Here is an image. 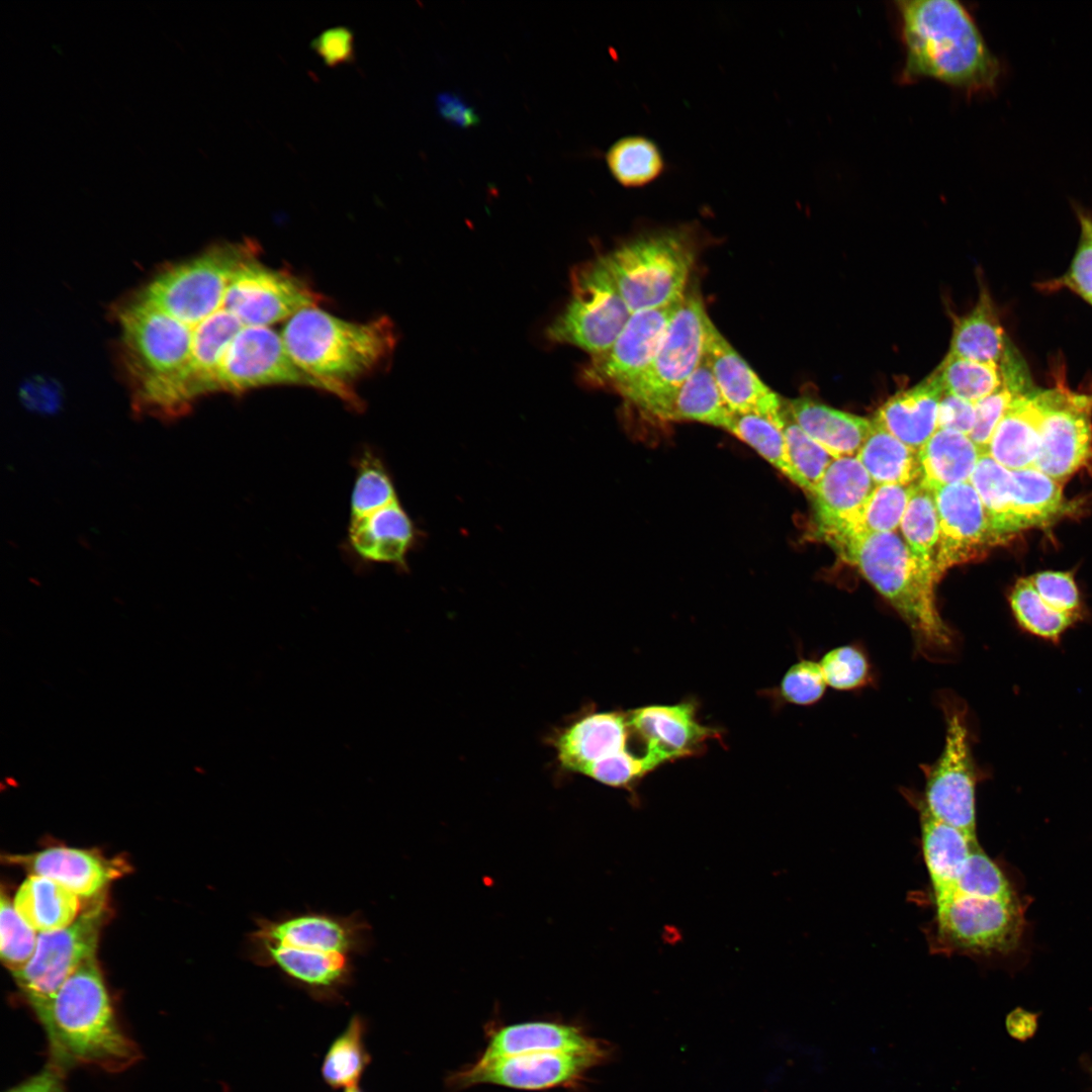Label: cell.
<instances>
[{
  "label": "cell",
  "mask_w": 1092,
  "mask_h": 1092,
  "mask_svg": "<svg viewBox=\"0 0 1092 1092\" xmlns=\"http://www.w3.org/2000/svg\"><path fill=\"white\" fill-rule=\"evenodd\" d=\"M247 937V954L273 967L314 1000L339 1003L354 976V959L371 945V927L362 914L303 911L257 917Z\"/></svg>",
  "instance_id": "cell-1"
},
{
  "label": "cell",
  "mask_w": 1092,
  "mask_h": 1092,
  "mask_svg": "<svg viewBox=\"0 0 1092 1092\" xmlns=\"http://www.w3.org/2000/svg\"><path fill=\"white\" fill-rule=\"evenodd\" d=\"M846 562L856 566L910 629L917 654L931 661L953 655L957 639L940 617L933 566L919 559L896 532H860L827 542Z\"/></svg>",
  "instance_id": "cell-2"
},
{
  "label": "cell",
  "mask_w": 1092,
  "mask_h": 1092,
  "mask_svg": "<svg viewBox=\"0 0 1092 1092\" xmlns=\"http://www.w3.org/2000/svg\"><path fill=\"white\" fill-rule=\"evenodd\" d=\"M896 5L906 49L904 80L930 77L970 93L995 89L1000 63L962 3L906 0Z\"/></svg>",
  "instance_id": "cell-3"
},
{
  "label": "cell",
  "mask_w": 1092,
  "mask_h": 1092,
  "mask_svg": "<svg viewBox=\"0 0 1092 1092\" xmlns=\"http://www.w3.org/2000/svg\"><path fill=\"white\" fill-rule=\"evenodd\" d=\"M294 361L330 391L355 399L350 384L373 371L395 347L393 325L386 316L366 323L337 317L316 305L286 321L281 333Z\"/></svg>",
  "instance_id": "cell-4"
},
{
  "label": "cell",
  "mask_w": 1092,
  "mask_h": 1092,
  "mask_svg": "<svg viewBox=\"0 0 1092 1092\" xmlns=\"http://www.w3.org/2000/svg\"><path fill=\"white\" fill-rule=\"evenodd\" d=\"M48 1040L51 1063L63 1072L76 1065L117 1072L138 1060L135 1044L115 1017L95 957L83 963L59 990Z\"/></svg>",
  "instance_id": "cell-5"
},
{
  "label": "cell",
  "mask_w": 1092,
  "mask_h": 1092,
  "mask_svg": "<svg viewBox=\"0 0 1092 1092\" xmlns=\"http://www.w3.org/2000/svg\"><path fill=\"white\" fill-rule=\"evenodd\" d=\"M693 236L687 226L648 231L599 258L632 313L684 297L695 260Z\"/></svg>",
  "instance_id": "cell-6"
},
{
  "label": "cell",
  "mask_w": 1092,
  "mask_h": 1092,
  "mask_svg": "<svg viewBox=\"0 0 1092 1092\" xmlns=\"http://www.w3.org/2000/svg\"><path fill=\"white\" fill-rule=\"evenodd\" d=\"M709 320L700 292L687 290L652 360L618 393L646 414L666 421L678 389L704 358Z\"/></svg>",
  "instance_id": "cell-7"
},
{
  "label": "cell",
  "mask_w": 1092,
  "mask_h": 1092,
  "mask_svg": "<svg viewBox=\"0 0 1092 1092\" xmlns=\"http://www.w3.org/2000/svg\"><path fill=\"white\" fill-rule=\"evenodd\" d=\"M937 698L945 723L944 744L934 762L920 765L925 786L919 800L935 819L976 836L978 772L972 755L967 706L948 691L939 693Z\"/></svg>",
  "instance_id": "cell-8"
},
{
  "label": "cell",
  "mask_w": 1092,
  "mask_h": 1092,
  "mask_svg": "<svg viewBox=\"0 0 1092 1092\" xmlns=\"http://www.w3.org/2000/svg\"><path fill=\"white\" fill-rule=\"evenodd\" d=\"M105 917L104 895L90 904L69 926L39 932L29 962L12 977L48 1034L52 1009L63 984L87 960L95 957L99 932Z\"/></svg>",
  "instance_id": "cell-9"
},
{
  "label": "cell",
  "mask_w": 1092,
  "mask_h": 1092,
  "mask_svg": "<svg viewBox=\"0 0 1092 1092\" xmlns=\"http://www.w3.org/2000/svg\"><path fill=\"white\" fill-rule=\"evenodd\" d=\"M570 283L571 297L546 329L547 339L575 346L590 358L600 356L615 343L632 312L599 258L575 267Z\"/></svg>",
  "instance_id": "cell-10"
},
{
  "label": "cell",
  "mask_w": 1092,
  "mask_h": 1092,
  "mask_svg": "<svg viewBox=\"0 0 1092 1092\" xmlns=\"http://www.w3.org/2000/svg\"><path fill=\"white\" fill-rule=\"evenodd\" d=\"M1023 912L1016 898H980L952 894L936 901L935 937L948 952L991 954L1013 950L1023 932Z\"/></svg>",
  "instance_id": "cell-11"
},
{
  "label": "cell",
  "mask_w": 1092,
  "mask_h": 1092,
  "mask_svg": "<svg viewBox=\"0 0 1092 1092\" xmlns=\"http://www.w3.org/2000/svg\"><path fill=\"white\" fill-rule=\"evenodd\" d=\"M1056 372V385L1034 393L1040 432L1033 467L1064 484L1092 460V394L1071 390L1064 371Z\"/></svg>",
  "instance_id": "cell-12"
},
{
  "label": "cell",
  "mask_w": 1092,
  "mask_h": 1092,
  "mask_svg": "<svg viewBox=\"0 0 1092 1092\" xmlns=\"http://www.w3.org/2000/svg\"><path fill=\"white\" fill-rule=\"evenodd\" d=\"M613 1053H534L477 1059L450 1074L446 1085L453 1092L477 1085L524 1091L575 1089L581 1086L590 1070L608 1063Z\"/></svg>",
  "instance_id": "cell-13"
},
{
  "label": "cell",
  "mask_w": 1092,
  "mask_h": 1092,
  "mask_svg": "<svg viewBox=\"0 0 1092 1092\" xmlns=\"http://www.w3.org/2000/svg\"><path fill=\"white\" fill-rule=\"evenodd\" d=\"M218 391L234 393L270 385H302L326 390L291 357L281 334L270 327H243L218 372Z\"/></svg>",
  "instance_id": "cell-14"
},
{
  "label": "cell",
  "mask_w": 1092,
  "mask_h": 1092,
  "mask_svg": "<svg viewBox=\"0 0 1092 1092\" xmlns=\"http://www.w3.org/2000/svg\"><path fill=\"white\" fill-rule=\"evenodd\" d=\"M317 294L298 277L261 264L244 263L234 275L223 306L244 327H269L315 305Z\"/></svg>",
  "instance_id": "cell-15"
},
{
  "label": "cell",
  "mask_w": 1092,
  "mask_h": 1092,
  "mask_svg": "<svg viewBox=\"0 0 1092 1092\" xmlns=\"http://www.w3.org/2000/svg\"><path fill=\"white\" fill-rule=\"evenodd\" d=\"M933 492L939 521L935 571L940 578L947 569L983 557L1002 541L993 532L970 481L942 486Z\"/></svg>",
  "instance_id": "cell-16"
},
{
  "label": "cell",
  "mask_w": 1092,
  "mask_h": 1092,
  "mask_svg": "<svg viewBox=\"0 0 1092 1092\" xmlns=\"http://www.w3.org/2000/svg\"><path fill=\"white\" fill-rule=\"evenodd\" d=\"M680 300L633 312L612 347L583 366L581 379L616 392L635 381L652 360Z\"/></svg>",
  "instance_id": "cell-17"
},
{
  "label": "cell",
  "mask_w": 1092,
  "mask_h": 1092,
  "mask_svg": "<svg viewBox=\"0 0 1092 1092\" xmlns=\"http://www.w3.org/2000/svg\"><path fill=\"white\" fill-rule=\"evenodd\" d=\"M632 729L660 763L703 753L709 740L720 739L718 729L697 717V704L650 705L627 711Z\"/></svg>",
  "instance_id": "cell-18"
},
{
  "label": "cell",
  "mask_w": 1092,
  "mask_h": 1092,
  "mask_svg": "<svg viewBox=\"0 0 1092 1092\" xmlns=\"http://www.w3.org/2000/svg\"><path fill=\"white\" fill-rule=\"evenodd\" d=\"M876 485L856 457L835 459L811 495L816 536L828 542L857 533Z\"/></svg>",
  "instance_id": "cell-19"
},
{
  "label": "cell",
  "mask_w": 1092,
  "mask_h": 1092,
  "mask_svg": "<svg viewBox=\"0 0 1092 1092\" xmlns=\"http://www.w3.org/2000/svg\"><path fill=\"white\" fill-rule=\"evenodd\" d=\"M632 735L627 711H589L559 730L552 745L563 769L583 775L598 762L632 751Z\"/></svg>",
  "instance_id": "cell-20"
},
{
  "label": "cell",
  "mask_w": 1092,
  "mask_h": 1092,
  "mask_svg": "<svg viewBox=\"0 0 1092 1092\" xmlns=\"http://www.w3.org/2000/svg\"><path fill=\"white\" fill-rule=\"evenodd\" d=\"M705 357L722 397L732 413H753L783 421L785 402L708 321Z\"/></svg>",
  "instance_id": "cell-21"
},
{
  "label": "cell",
  "mask_w": 1092,
  "mask_h": 1092,
  "mask_svg": "<svg viewBox=\"0 0 1092 1092\" xmlns=\"http://www.w3.org/2000/svg\"><path fill=\"white\" fill-rule=\"evenodd\" d=\"M614 1052L605 1040L594 1037L575 1023L535 1020L492 1026L478 1059L511 1057L534 1053Z\"/></svg>",
  "instance_id": "cell-22"
},
{
  "label": "cell",
  "mask_w": 1092,
  "mask_h": 1092,
  "mask_svg": "<svg viewBox=\"0 0 1092 1092\" xmlns=\"http://www.w3.org/2000/svg\"><path fill=\"white\" fill-rule=\"evenodd\" d=\"M30 875L50 878L90 901L104 895L106 887L121 876L125 864L106 858L94 850L51 847L28 854L8 856Z\"/></svg>",
  "instance_id": "cell-23"
},
{
  "label": "cell",
  "mask_w": 1092,
  "mask_h": 1092,
  "mask_svg": "<svg viewBox=\"0 0 1092 1092\" xmlns=\"http://www.w3.org/2000/svg\"><path fill=\"white\" fill-rule=\"evenodd\" d=\"M944 392L937 368L915 386L890 397L874 420L901 442L919 451L937 430Z\"/></svg>",
  "instance_id": "cell-24"
},
{
  "label": "cell",
  "mask_w": 1092,
  "mask_h": 1092,
  "mask_svg": "<svg viewBox=\"0 0 1092 1092\" xmlns=\"http://www.w3.org/2000/svg\"><path fill=\"white\" fill-rule=\"evenodd\" d=\"M349 542L364 560L403 565L415 528L398 499L366 515L350 518Z\"/></svg>",
  "instance_id": "cell-25"
},
{
  "label": "cell",
  "mask_w": 1092,
  "mask_h": 1092,
  "mask_svg": "<svg viewBox=\"0 0 1092 1092\" xmlns=\"http://www.w3.org/2000/svg\"><path fill=\"white\" fill-rule=\"evenodd\" d=\"M787 406L801 429L835 459L855 457L872 429V420L810 397L792 399Z\"/></svg>",
  "instance_id": "cell-26"
},
{
  "label": "cell",
  "mask_w": 1092,
  "mask_h": 1092,
  "mask_svg": "<svg viewBox=\"0 0 1092 1092\" xmlns=\"http://www.w3.org/2000/svg\"><path fill=\"white\" fill-rule=\"evenodd\" d=\"M912 800L919 810L922 851L937 901L952 893L959 875L979 843L976 836L932 817L913 794Z\"/></svg>",
  "instance_id": "cell-27"
},
{
  "label": "cell",
  "mask_w": 1092,
  "mask_h": 1092,
  "mask_svg": "<svg viewBox=\"0 0 1092 1092\" xmlns=\"http://www.w3.org/2000/svg\"><path fill=\"white\" fill-rule=\"evenodd\" d=\"M1035 391L1012 401L990 439L986 454L1009 470L1034 466L1040 432Z\"/></svg>",
  "instance_id": "cell-28"
},
{
  "label": "cell",
  "mask_w": 1092,
  "mask_h": 1092,
  "mask_svg": "<svg viewBox=\"0 0 1092 1092\" xmlns=\"http://www.w3.org/2000/svg\"><path fill=\"white\" fill-rule=\"evenodd\" d=\"M981 455L969 436L937 429L918 451L920 481L931 490L968 482Z\"/></svg>",
  "instance_id": "cell-29"
},
{
  "label": "cell",
  "mask_w": 1092,
  "mask_h": 1092,
  "mask_svg": "<svg viewBox=\"0 0 1092 1092\" xmlns=\"http://www.w3.org/2000/svg\"><path fill=\"white\" fill-rule=\"evenodd\" d=\"M13 905L36 932L69 926L80 914V898L60 883L29 875L18 888Z\"/></svg>",
  "instance_id": "cell-30"
},
{
  "label": "cell",
  "mask_w": 1092,
  "mask_h": 1092,
  "mask_svg": "<svg viewBox=\"0 0 1092 1092\" xmlns=\"http://www.w3.org/2000/svg\"><path fill=\"white\" fill-rule=\"evenodd\" d=\"M1009 343L989 292L981 289L974 308L956 321L947 355L999 364Z\"/></svg>",
  "instance_id": "cell-31"
},
{
  "label": "cell",
  "mask_w": 1092,
  "mask_h": 1092,
  "mask_svg": "<svg viewBox=\"0 0 1092 1092\" xmlns=\"http://www.w3.org/2000/svg\"><path fill=\"white\" fill-rule=\"evenodd\" d=\"M872 429L856 458L876 484L910 485L921 479L918 451L872 420Z\"/></svg>",
  "instance_id": "cell-32"
},
{
  "label": "cell",
  "mask_w": 1092,
  "mask_h": 1092,
  "mask_svg": "<svg viewBox=\"0 0 1092 1092\" xmlns=\"http://www.w3.org/2000/svg\"><path fill=\"white\" fill-rule=\"evenodd\" d=\"M1013 513L1018 531L1042 526L1066 510L1063 484L1035 467L1010 470Z\"/></svg>",
  "instance_id": "cell-33"
},
{
  "label": "cell",
  "mask_w": 1092,
  "mask_h": 1092,
  "mask_svg": "<svg viewBox=\"0 0 1092 1092\" xmlns=\"http://www.w3.org/2000/svg\"><path fill=\"white\" fill-rule=\"evenodd\" d=\"M732 412L725 403L710 365L704 358L678 389L666 421L699 422L726 429Z\"/></svg>",
  "instance_id": "cell-34"
},
{
  "label": "cell",
  "mask_w": 1092,
  "mask_h": 1092,
  "mask_svg": "<svg viewBox=\"0 0 1092 1092\" xmlns=\"http://www.w3.org/2000/svg\"><path fill=\"white\" fill-rule=\"evenodd\" d=\"M605 160L613 178L627 188L645 187L660 178L667 169L657 143L639 133L617 140L607 150Z\"/></svg>",
  "instance_id": "cell-35"
},
{
  "label": "cell",
  "mask_w": 1092,
  "mask_h": 1092,
  "mask_svg": "<svg viewBox=\"0 0 1092 1092\" xmlns=\"http://www.w3.org/2000/svg\"><path fill=\"white\" fill-rule=\"evenodd\" d=\"M970 482L976 489L997 537L1004 542L1019 532L1013 513L1010 470L990 455L982 454Z\"/></svg>",
  "instance_id": "cell-36"
},
{
  "label": "cell",
  "mask_w": 1092,
  "mask_h": 1092,
  "mask_svg": "<svg viewBox=\"0 0 1092 1092\" xmlns=\"http://www.w3.org/2000/svg\"><path fill=\"white\" fill-rule=\"evenodd\" d=\"M366 1022L354 1014L346 1028L332 1041L324 1057L321 1072L333 1089L357 1086L371 1057L365 1045Z\"/></svg>",
  "instance_id": "cell-37"
},
{
  "label": "cell",
  "mask_w": 1092,
  "mask_h": 1092,
  "mask_svg": "<svg viewBox=\"0 0 1092 1092\" xmlns=\"http://www.w3.org/2000/svg\"><path fill=\"white\" fill-rule=\"evenodd\" d=\"M725 430L754 449L769 464L807 492L805 482L790 462L783 421L753 413H732Z\"/></svg>",
  "instance_id": "cell-38"
},
{
  "label": "cell",
  "mask_w": 1092,
  "mask_h": 1092,
  "mask_svg": "<svg viewBox=\"0 0 1092 1092\" xmlns=\"http://www.w3.org/2000/svg\"><path fill=\"white\" fill-rule=\"evenodd\" d=\"M899 528L910 550L935 569L939 538L938 514L933 490L920 480L914 483Z\"/></svg>",
  "instance_id": "cell-39"
},
{
  "label": "cell",
  "mask_w": 1092,
  "mask_h": 1092,
  "mask_svg": "<svg viewBox=\"0 0 1092 1092\" xmlns=\"http://www.w3.org/2000/svg\"><path fill=\"white\" fill-rule=\"evenodd\" d=\"M944 392L976 402L1002 383L999 364L946 355L937 367Z\"/></svg>",
  "instance_id": "cell-40"
},
{
  "label": "cell",
  "mask_w": 1092,
  "mask_h": 1092,
  "mask_svg": "<svg viewBox=\"0 0 1092 1092\" xmlns=\"http://www.w3.org/2000/svg\"><path fill=\"white\" fill-rule=\"evenodd\" d=\"M1010 606L1018 623L1043 638H1058L1075 620L1048 606L1029 577L1019 579L1010 594Z\"/></svg>",
  "instance_id": "cell-41"
},
{
  "label": "cell",
  "mask_w": 1092,
  "mask_h": 1092,
  "mask_svg": "<svg viewBox=\"0 0 1092 1092\" xmlns=\"http://www.w3.org/2000/svg\"><path fill=\"white\" fill-rule=\"evenodd\" d=\"M398 499L381 460L366 452L360 458L350 498V518L366 515Z\"/></svg>",
  "instance_id": "cell-42"
},
{
  "label": "cell",
  "mask_w": 1092,
  "mask_h": 1092,
  "mask_svg": "<svg viewBox=\"0 0 1092 1092\" xmlns=\"http://www.w3.org/2000/svg\"><path fill=\"white\" fill-rule=\"evenodd\" d=\"M784 434L790 462L812 495L829 465L835 460L824 448L811 439L795 422L787 403L784 414Z\"/></svg>",
  "instance_id": "cell-43"
},
{
  "label": "cell",
  "mask_w": 1092,
  "mask_h": 1092,
  "mask_svg": "<svg viewBox=\"0 0 1092 1092\" xmlns=\"http://www.w3.org/2000/svg\"><path fill=\"white\" fill-rule=\"evenodd\" d=\"M819 664L827 687L837 691H857L874 680L869 657L857 645L832 648L823 654Z\"/></svg>",
  "instance_id": "cell-44"
},
{
  "label": "cell",
  "mask_w": 1092,
  "mask_h": 1092,
  "mask_svg": "<svg viewBox=\"0 0 1092 1092\" xmlns=\"http://www.w3.org/2000/svg\"><path fill=\"white\" fill-rule=\"evenodd\" d=\"M952 894L1006 900L1015 898L1001 870L979 844L974 847L959 875Z\"/></svg>",
  "instance_id": "cell-45"
},
{
  "label": "cell",
  "mask_w": 1092,
  "mask_h": 1092,
  "mask_svg": "<svg viewBox=\"0 0 1092 1092\" xmlns=\"http://www.w3.org/2000/svg\"><path fill=\"white\" fill-rule=\"evenodd\" d=\"M913 486L914 484H877L863 508L857 533L896 532L900 527Z\"/></svg>",
  "instance_id": "cell-46"
},
{
  "label": "cell",
  "mask_w": 1092,
  "mask_h": 1092,
  "mask_svg": "<svg viewBox=\"0 0 1092 1092\" xmlns=\"http://www.w3.org/2000/svg\"><path fill=\"white\" fill-rule=\"evenodd\" d=\"M0 907V957L12 973L25 966L33 956L38 932L23 920L4 893Z\"/></svg>",
  "instance_id": "cell-47"
},
{
  "label": "cell",
  "mask_w": 1092,
  "mask_h": 1092,
  "mask_svg": "<svg viewBox=\"0 0 1092 1092\" xmlns=\"http://www.w3.org/2000/svg\"><path fill=\"white\" fill-rule=\"evenodd\" d=\"M1033 391L1029 384L1002 377L996 390L975 402L976 421L969 437L981 454L987 453L992 434L1012 401Z\"/></svg>",
  "instance_id": "cell-48"
},
{
  "label": "cell",
  "mask_w": 1092,
  "mask_h": 1092,
  "mask_svg": "<svg viewBox=\"0 0 1092 1092\" xmlns=\"http://www.w3.org/2000/svg\"><path fill=\"white\" fill-rule=\"evenodd\" d=\"M826 688L819 662L801 658L783 676L779 694L786 703L811 706L822 699Z\"/></svg>",
  "instance_id": "cell-49"
},
{
  "label": "cell",
  "mask_w": 1092,
  "mask_h": 1092,
  "mask_svg": "<svg viewBox=\"0 0 1092 1092\" xmlns=\"http://www.w3.org/2000/svg\"><path fill=\"white\" fill-rule=\"evenodd\" d=\"M1081 238L1069 271L1049 285V289L1068 287L1092 303V217L1080 214Z\"/></svg>",
  "instance_id": "cell-50"
},
{
  "label": "cell",
  "mask_w": 1092,
  "mask_h": 1092,
  "mask_svg": "<svg viewBox=\"0 0 1092 1092\" xmlns=\"http://www.w3.org/2000/svg\"><path fill=\"white\" fill-rule=\"evenodd\" d=\"M1029 580L1048 606L1075 619L1080 598L1073 574L1048 570L1030 576Z\"/></svg>",
  "instance_id": "cell-51"
},
{
  "label": "cell",
  "mask_w": 1092,
  "mask_h": 1092,
  "mask_svg": "<svg viewBox=\"0 0 1092 1092\" xmlns=\"http://www.w3.org/2000/svg\"><path fill=\"white\" fill-rule=\"evenodd\" d=\"M310 44L330 67L350 63L355 58L354 34L346 26L331 27L322 31Z\"/></svg>",
  "instance_id": "cell-52"
},
{
  "label": "cell",
  "mask_w": 1092,
  "mask_h": 1092,
  "mask_svg": "<svg viewBox=\"0 0 1092 1092\" xmlns=\"http://www.w3.org/2000/svg\"><path fill=\"white\" fill-rule=\"evenodd\" d=\"M976 421L975 402L943 392L937 411V429L970 436Z\"/></svg>",
  "instance_id": "cell-53"
},
{
  "label": "cell",
  "mask_w": 1092,
  "mask_h": 1092,
  "mask_svg": "<svg viewBox=\"0 0 1092 1092\" xmlns=\"http://www.w3.org/2000/svg\"><path fill=\"white\" fill-rule=\"evenodd\" d=\"M21 398L23 403L33 411L53 413L60 404L61 395L56 383L39 378L24 384Z\"/></svg>",
  "instance_id": "cell-54"
},
{
  "label": "cell",
  "mask_w": 1092,
  "mask_h": 1092,
  "mask_svg": "<svg viewBox=\"0 0 1092 1092\" xmlns=\"http://www.w3.org/2000/svg\"><path fill=\"white\" fill-rule=\"evenodd\" d=\"M437 110L446 121L459 127H470L478 122L474 109L454 93L439 94Z\"/></svg>",
  "instance_id": "cell-55"
},
{
  "label": "cell",
  "mask_w": 1092,
  "mask_h": 1092,
  "mask_svg": "<svg viewBox=\"0 0 1092 1092\" xmlns=\"http://www.w3.org/2000/svg\"><path fill=\"white\" fill-rule=\"evenodd\" d=\"M63 1071L50 1062L38 1074L7 1092H66Z\"/></svg>",
  "instance_id": "cell-56"
},
{
  "label": "cell",
  "mask_w": 1092,
  "mask_h": 1092,
  "mask_svg": "<svg viewBox=\"0 0 1092 1092\" xmlns=\"http://www.w3.org/2000/svg\"><path fill=\"white\" fill-rule=\"evenodd\" d=\"M1037 1016L1035 1013L1018 1007L1007 1015L1005 1020L1006 1029L1013 1038L1025 1041L1036 1032Z\"/></svg>",
  "instance_id": "cell-57"
},
{
  "label": "cell",
  "mask_w": 1092,
  "mask_h": 1092,
  "mask_svg": "<svg viewBox=\"0 0 1092 1092\" xmlns=\"http://www.w3.org/2000/svg\"><path fill=\"white\" fill-rule=\"evenodd\" d=\"M1082 1062H1083V1067H1084V1068H1085V1069H1086V1070H1087V1071L1089 1072V1074H1090V1075L1092 1076V1062H1091V1061H1090L1089 1059H1085V1060H1082Z\"/></svg>",
  "instance_id": "cell-58"
},
{
  "label": "cell",
  "mask_w": 1092,
  "mask_h": 1092,
  "mask_svg": "<svg viewBox=\"0 0 1092 1092\" xmlns=\"http://www.w3.org/2000/svg\"><path fill=\"white\" fill-rule=\"evenodd\" d=\"M344 1092H362V1091L358 1086H355V1087H352V1088L345 1089Z\"/></svg>",
  "instance_id": "cell-59"
},
{
  "label": "cell",
  "mask_w": 1092,
  "mask_h": 1092,
  "mask_svg": "<svg viewBox=\"0 0 1092 1092\" xmlns=\"http://www.w3.org/2000/svg\"><path fill=\"white\" fill-rule=\"evenodd\" d=\"M1091 217H1092V214H1091Z\"/></svg>",
  "instance_id": "cell-60"
}]
</instances>
